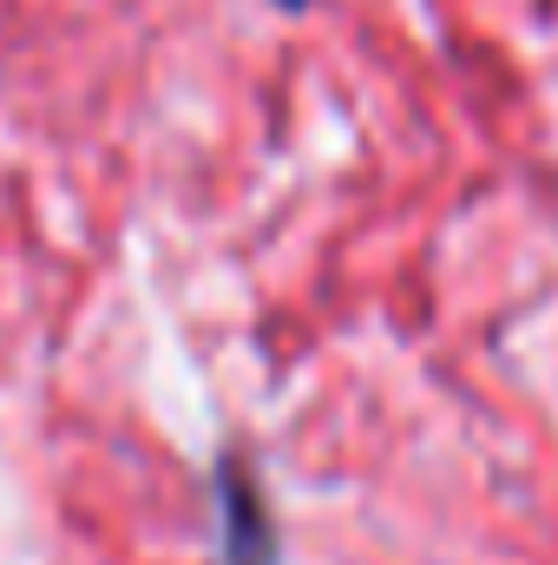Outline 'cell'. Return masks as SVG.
I'll return each instance as SVG.
<instances>
[{
  "instance_id": "obj_1",
  "label": "cell",
  "mask_w": 558,
  "mask_h": 565,
  "mask_svg": "<svg viewBox=\"0 0 558 565\" xmlns=\"http://www.w3.org/2000/svg\"><path fill=\"white\" fill-rule=\"evenodd\" d=\"M211 493H217V546H224V565H277V513L257 487V467L250 454H217L211 467Z\"/></svg>"
},
{
  "instance_id": "obj_2",
  "label": "cell",
  "mask_w": 558,
  "mask_h": 565,
  "mask_svg": "<svg viewBox=\"0 0 558 565\" xmlns=\"http://www.w3.org/2000/svg\"><path fill=\"white\" fill-rule=\"evenodd\" d=\"M282 13H302V7H309V0H277Z\"/></svg>"
}]
</instances>
